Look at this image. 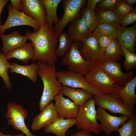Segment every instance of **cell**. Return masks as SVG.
I'll return each mask as SVG.
<instances>
[{
	"label": "cell",
	"instance_id": "11",
	"mask_svg": "<svg viewBox=\"0 0 136 136\" xmlns=\"http://www.w3.org/2000/svg\"><path fill=\"white\" fill-rule=\"evenodd\" d=\"M96 66L100 67L122 88L134 77V71L127 73H123L121 70L122 64L117 61H105Z\"/></svg>",
	"mask_w": 136,
	"mask_h": 136
},
{
	"label": "cell",
	"instance_id": "9",
	"mask_svg": "<svg viewBox=\"0 0 136 136\" xmlns=\"http://www.w3.org/2000/svg\"><path fill=\"white\" fill-rule=\"evenodd\" d=\"M84 0H62L64 13L58 24L53 26V30L59 36L65 27L69 23L80 17L81 9L86 3Z\"/></svg>",
	"mask_w": 136,
	"mask_h": 136
},
{
	"label": "cell",
	"instance_id": "29",
	"mask_svg": "<svg viewBox=\"0 0 136 136\" xmlns=\"http://www.w3.org/2000/svg\"><path fill=\"white\" fill-rule=\"evenodd\" d=\"M11 64L6 58L5 54L0 52V76L3 79L7 89L10 90L12 85L8 75V70L10 69Z\"/></svg>",
	"mask_w": 136,
	"mask_h": 136
},
{
	"label": "cell",
	"instance_id": "31",
	"mask_svg": "<svg viewBox=\"0 0 136 136\" xmlns=\"http://www.w3.org/2000/svg\"><path fill=\"white\" fill-rule=\"evenodd\" d=\"M118 129L119 136H136V116L123 123Z\"/></svg>",
	"mask_w": 136,
	"mask_h": 136
},
{
	"label": "cell",
	"instance_id": "16",
	"mask_svg": "<svg viewBox=\"0 0 136 136\" xmlns=\"http://www.w3.org/2000/svg\"><path fill=\"white\" fill-rule=\"evenodd\" d=\"M58 116L52 102L33 119L31 126V130L36 131L51 124Z\"/></svg>",
	"mask_w": 136,
	"mask_h": 136
},
{
	"label": "cell",
	"instance_id": "22",
	"mask_svg": "<svg viewBox=\"0 0 136 136\" xmlns=\"http://www.w3.org/2000/svg\"><path fill=\"white\" fill-rule=\"evenodd\" d=\"M61 92L63 95L71 99L75 104L79 107L82 106L93 95L88 91L81 89H77L62 86Z\"/></svg>",
	"mask_w": 136,
	"mask_h": 136
},
{
	"label": "cell",
	"instance_id": "17",
	"mask_svg": "<svg viewBox=\"0 0 136 136\" xmlns=\"http://www.w3.org/2000/svg\"><path fill=\"white\" fill-rule=\"evenodd\" d=\"M116 39L122 48L134 52L136 39V24L130 28L121 26L117 30Z\"/></svg>",
	"mask_w": 136,
	"mask_h": 136
},
{
	"label": "cell",
	"instance_id": "34",
	"mask_svg": "<svg viewBox=\"0 0 136 136\" xmlns=\"http://www.w3.org/2000/svg\"><path fill=\"white\" fill-rule=\"evenodd\" d=\"M125 59L123 66L127 71L133 69L136 66V54L133 52L128 51L124 48H122Z\"/></svg>",
	"mask_w": 136,
	"mask_h": 136
},
{
	"label": "cell",
	"instance_id": "41",
	"mask_svg": "<svg viewBox=\"0 0 136 136\" xmlns=\"http://www.w3.org/2000/svg\"><path fill=\"white\" fill-rule=\"evenodd\" d=\"M8 1V0H0V27L2 25L1 19L2 12L5 6Z\"/></svg>",
	"mask_w": 136,
	"mask_h": 136
},
{
	"label": "cell",
	"instance_id": "15",
	"mask_svg": "<svg viewBox=\"0 0 136 136\" xmlns=\"http://www.w3.org/2000/svg\"><path fill=\"white\" fill-rule=\"evenodd\" d=\"M78 43L81 55L87 61L94 62L102 53L94 36L91 35Z\"/></svg>",
	"mask_w": 136,
	"mask_h": 136
},
{
	"label": "cell",
	"instance_id": "33",
	"mask_svg": "<svg viewBox=\"0 0 136 136\" xmlns=\"http://www.w3.org/2000/svg\"><path fill=\"white\" fill-rule=\"evenodd\" d=\"M135 8L124 2L123 0H119L114 11L120 20L128 13Z\"/></svg>",
	"mask_w": 136,
	"mask_h": 136
},
{
	"label": "cell",
	"instance_id": "36",
	"mask_svg": "<svg viewBox=\"0 0 136 136\" xmlns=\"http://www.w3.org/2000/svg\"><path fill=\"white\" fill-rule=\"evenodd\" d=\"M99 48L102 53L109 45L114 38L107 35L95 36Z\"/></svg>",
	"mask_w": 136,
	"mask_h": 136
},
{
	"label": "cell",
	"instance_id": "13",
	"mask_svg": "<svg viewBox=\"0 0 136 136\" xmlns=\"http://www.w3.org/2000/svg\"><path fill=\"white\" fill-rule=\"evenodd\" d=\"M21 12L42 26L46 22V13L42 0H21Z\"/></svg>",
	"mask_w": 136,
	"mask_h": 136
},
{
	"label": "cell",
	"instance_id": "38",
	"mask_svg": "<svg viewBox=\"0 0 136 136\" xmlns=\"http://www.w3.org/2000/svg\"><path fill=\"white\" fill-rule=\"evenodd\" d=\"M10 1L14 9L18 11L21 12V0H11Z\"/></svg>",
	"mask_w": 136,
	"mask_h": 136
},
{
	"label": "cell",
	"instance_id": "43",
	"mask_svg": "<svg viewBox=\"0 0 136 136\" xmlns=\"http://www.w3.org/2000/svg\"><path fill=\"white\" fill-rule=\"evenodd\" d=\"M24 134L22 132L16 135L6 134H4L0 131V136H25Z\"/></svg>",
	"mask_w": 136,
	"mask_h": 136
},
{
	"label": "cell",
	"instance_id": "28",
	"mask_svg": "<svg viewBox=\"0 0 136 136\" xmlns=\"http://www.w3.org/2000/svg\"><path fill=\"white\" fill-rule=\"evenodd\" d=\"M58 42L56 53L58 57L62 58L69 52L74 41L67 33L64 32L59 36Z\"/></svg>",
	"mask_w": 136,
	"mask_h": 136
},
{
	"label": "cell",
	"instance_id": "14",
	"mask_svg": "<svg viewBox=\"0 0 136 136\" xmlns=\"http://www.w3.org/2000/svg\"><path fill=\"white\" fill-rule=\"evenodd\" d=\"M61 92L54 100L55 109L58 117L66 119L76 118L79 107L69 99L65 98Z\"/></svg>",
	"mask_w": 136,
	"mask_h": 136
},
{
	"label": "cell",
	"instance_id": "24",
	"mask_svg": "<svg viewBox=\"0 0 136 136\" xmlns=\"http://www.w3.org/2000/svg\"><path fill=\"white\" fill-rule=\"evenodd\" d=\"M136 87L135 76L117 93L124 104L129 107H135L136 104Z\"/></svg>",
	"mask_w": 136,
	"mask_h": 136
},
{
	"label": "cell",
	"instance_id": "7",
	"mask_svg": "<svg viewBox=\"0 0 136 136\" xmlns=\"http://www.w3.org/2000/svg\"><path fill=\"white\" fill-rule=\"evenodd\" d=\"M28 116L27 111L21 105L15 103H9L5 116L7 123L16 130L20 131L26 136H36L32 134L27 128L25 121Z\"/></svg>",
	"mask_w": 136,
	"mask_h": 136
},
{
	"label": "cell",
	"instance_id": "32",
	"mask_svg": "<svg viewBox=\"0 0 136 136\" xmlns=\"http://www.w3.org/2000/svg\"><path fill=\"white\" fill-rule=\"evenodd\" d=\"M117 30L112 26L104 23H100L95 30L91 33V35L94 36L105 35L116 39Z\"/></svg>",
	"mask_w": 136,
	"mask_h": 136
},
{
	"label": "cell",
	"instance_id": "18",
	"mask_svg": "<svg viewBox=\"0 0 136 136\" xmlns=\"http://www.w3.org/2000/svg\"><path fill=\"white\" fill-rule=\"evenodd\" d=\"M91 33L82 17L71 22L67 33L74 42H78L91 36Z\"/></svg>",
	"mask_w": 136,
	"mask_h": 136
},
{
	"label": "cell",
	"instance_id": "12",
	"mask_svg": "<svg viewBox=\"0 0 136 136\" xmlns=\"http://www.w3.org/2000/svg\"><path fill=\"white\" fill-rule=\"evenodd\" d=\"M97 118L100 123V127L108 136L112 132L117 131L123 123L130 118L125 115L120 116L112 115L107 113L106 109L98 107L96 110Z\"/></svg>",
	"mask_w": 136,
	"mask_h": 136
},
{
	"label": "cell",
	"instance_id": "40",
	"mask_svg": "<svg viewBox=\"0 0 136 136\" xmlns=\"http://www.w3.org/2000/svg\"><path fill=\"white\" fill-rule=\"evenodd\" d=\"M101 0H88L87 1V6L95 11L97 4Z\"/></svg>",
	"mask_w": 136,
	"mask_h": 136
},
{
	"label": "cell",
	"instance_id": "6",
	"mask_svg": "<svg viewBox=\"0 0 136 136\" xmlns=\"http://www.w3.org/2000/svg\"><path fill=\"white\" fill-rule=\"evenodd\" d=\"M85 78L94 88L103 94L118 93L122 89L97 66L92 68Z\"/></svg>",
	"mask_w": 136,
	"mask_h": 136
},
{
	"label": "cell",
	"instance_id": "27",
	"mask_svg": "<svg viewBox=\"0 0 136 136\" xmlns=\"http://www.w3.org/2000/svg\"><path fill=\"white\" fill-rule=\"evenodd\" d=\"M100 23L108 24L118 30L121 26L120 20L113 10H104L95 11Z\"/></svg>",
	"mask_w": 136,
	"mask_h": 136
},
{
	"label": "cell",
	"instance_id": "30",
	"mask_svg": "<svg viewBox=\"0 0 136 136\" xmlns=\"http://www.w3.org/2000/svg\"><path fill=\"white\" fill-rule=\"evenodd\" d=\"M82 17L91 32L95 30L100 23L96 17L95 11L88 6L84 9Z\"/></svg>",
	"mask_w": 136,
	"mask_h": 136
},
{
	"label": "cell",
	"instance_id": "19",
	"mask_svg": "<svg viewBox=\"0 0 136 136\" xmlns=\"http://www.w3.org/2000/svg\"><path fill=\"white\" fill-rule=\"evenodd\" d=\"M0 38L3 43L1 51L5 54L22 46L26 43L28 40L25 36L20 35L19 30L7 35L0 34Z\"/></svg>",
	"mask_w": 136,
	"mask_h": 136
},
{
	"label": "cell",
	"instance_id": "37",
	"mask_svg": "<svg viewBox=\"0 0 136 136\" xmlns=\"http://www.w3.org/2000/svg\"><path fill=\"white\" fill-rule=\"evenodd\" d=\"M136 21V10L135 9L128 13L120 20L121 26H127L135 23Z\"/></svg>",
	"mask_w": 136,
	"mask_h": 136
},
{
	"label": "cell",
	"instance_id": "2",
	"mask_svg": "<svg viewBox=\"0 0 136 136\" xmlns=\"http://www.w3.org/2000/svg\"><path fill=\"white\" fill-rule=\"evenodd\" d=\"M37 63L38 67L37 74L42 80L43 86L39 102L41 112L61 92L62 86L57 78L55 64H49L40 61H37Z\"/></svg>",
	"mask_w": 136,
	"mask_h": 136
},
{
	"label": "cell",
	"instance_id": "3",
	"mask_svg": "<svg viewBox=\"0 0 136 136\" xmlns=\"http://www.w3.org/2000/svg\"><path fill=\"white\" fill-rule=\"evenodd\" d=\"M95 104L92 98L79 107L76 118V125L78 129L88 131L96 134L102 131L100 124L97 121Z\"/></svg>",
	"mask_w": 136,
	"mask_h": 136
},
{
	"label": "cell",
	"instance_id": "8",
	"mask_svg": "<svg viewBox=\"0 0 136 136\" xmlns=\"http://www.w3.org/2000/svg\"><path fill=\"white\" fill-rule=\"evenodd\" d=\"M57 78L62 86L84 89L93 96L103 94L94 88L84 76L68 70L56 72Z\"/></svg>",
	"mask_w": 136,
	"mask_h": 136
},
{
	"label": "cell",
	"instance_id": "5",
	"mask_svg": "<svg viewBox=\"0 0 136 136\" xmlns=\"http://www.w3.org/2000/svg\"><path fill=\"white\" fill-rule=\"evenodd\" d=\"M62 63L68 70L84 76L96 66L94 62L87 61L82 57L76 42H73L69 52L62 58Z\"/></svg>",
	"mask_w": 136,
	"mask_h": 136
},
{
	"label": "cell",
	"instance_id": "21",
	"mask_svg": "<svg viewBox=\"0 0 136 136\" xmlns=\"http://www.w3.org/2000/svg\"><path fill=\"white\" fill-rule=\"evenodd\" d=\"M124 55L121 45L116 39H114L99 58L94 63L96 66L99 63L105 61H117Z\"/></svg>",
	"mask_w": 136,
	"mask_h": 136
},
{
	"label": "cell",
	"instance_id": "35",
	"mask_svg": "<svg viewBox=\"0 0 136 136\" xmlns=\"http://www.w3.org/2000/svg\"><path fill=\"white\" fill-rule=\"evenodd\" d=\"M119 1V0H101L97 4L96 6V11H114Z\"/></svg>",
	"mask_w": 136,
	"mask_h": 136
},
{
	"label": "cell",
	"instance_id": "1",
	"mask_svg": "<svg viewBox=\"0 0 136 136\" xmlns=\"http://www.w3.org/2000/svg\"><path fill=\"white\" fill-rule=\"evenodd\" d=\"M31 41L34 48L32 60L53 65L58 60L56 53L59 36L47 24L41 26L39 30L32 32L27 30L25 35Z\"/></svg>",
	"mask_w": 136,
	"mask_h": 136
},
{
	"label": "cell",
	"instance_id": "42",
	"mask_svg": "<svg viewBox=\"0 0 136 136\" xmlns=\"http://www.w3.org/2000/svg\"><path fill=\"white\" fill-rule=\"evenodd\" d=\"M123 1L127 4L133 6L136 3V0H123Z\"/></svg>",
	"mask_w": 136,
	"mask_h": 136
},
{
	"label": "cell",
	"instance_id": "26",
	"mask_svg": "<svg viewBox=\"0 0 136 136\" xmlns=\"http://www.w3.org/2000/svg\"><path fill=\"white\" fill-rule=\"evenodd\" d=\"M46 13V22L49 27L53 30V25H56L60 19L57 13L58 7L61 0H42Z\"/></svg>",
	"mask_w": 136,
	"mask_h": 136
},
{
	"label": "cell",
	"instance_id": "25",
	"mask_svg": "<svg viewBox=\"0 0 136 136\" xmlns=\"http://www.w3.org/2000/svg\"><path fill=\"white\" fill-rule=\"evenodd\" d=\"M10 70V73H15L26 76L33 82H35L37 80L38 67L37 63L22 65L13 62Z\"/></svg>",
	"mask_w": 136,
	"mask_h": 136
},
{
	"label": "cell",
	"instance_id": "10",
	"mask_svg": "<svg viewBox=\"0 0 136 136\" xmlns=\"http://www.w3.org/2000/svg\"><path fill=\"white\" fill-rule=\"evenodd\" d=\"M7 7L8 11V16L5 22L0 27V34H4L5 31L9 28L17 26H30L34 28V32L38 31L40 28L41 26L39 22L22 12L16 10L11 3L8 4Z\"/></svg>",
	"mask_w": 136,
	"mask_h": 136
},
{
	"label": "cell",
	"instance_id": "23",
	"mask_svg": "<svg viewBox=\"0 0 136 136\" xmlns=\"http://www.w3.org/2000/svg\"><path fill=\"white\" fill-rule=\"evenodd\" d=\"M34 48L32 43H26L20 47L12 50L5 54L7 59H17L25 63L32 59L34 54Z\"/></svg>",
	"mask_w": 136,
	"mask_h": 136
},
{
	"label": "cell",
	"instance_id": "4",
	"mask_svg": "<svg viewBox=\"0 0 136 136\" xmlns=\"http://www.w3.org/2000/svg\"><path fill=\"white\" fill-rule=\"evenodd\" d=\"M93 98L98 107L113 113L126 115L130 118L135 115V107L125 105L117 93L94 95Z\"/></svg>",
	"mask_w": 136,
	"mask_h": 136
},
{
	"label": "cell",
	"instance_id": "39",
	"mask_svg": "<svg viewBox=\"0 0 136 136\" xmlns=\"http://www.w3.org/2000/svg\"><path fill=\"white\" fill-rule=\"evenodd\" d=\"M71 136H93L91 132L88 131L81 130Z\"/></svg>",
	"mask_w": 136,
	"mask_h": 136
},
{
	"label": "cell",
	"instance_id": "20",
	"mask_svg": "<svg viewBox=\"0 0 136 136\" xmlns=\"http://www.w3.org/2000/svg\"><path fill=\"white\" fill-rule=\"evenodd\" d=\"M76 118L66 119L58 117L51 124L44 128L45 133H51L56 136H66L67 131L76 125Z\"/></svg>",
	"mask_w": 136,
	"mask_h": 136
}]
</instances>
